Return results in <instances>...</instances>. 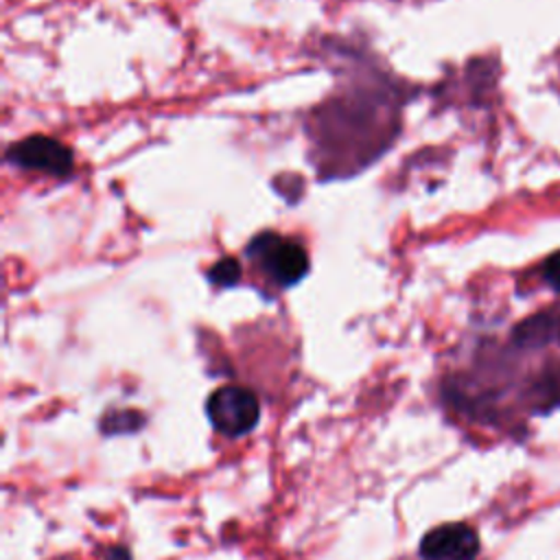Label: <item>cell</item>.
<instances>
[{
	"instance_id": "1",
	"label": "cell",
	"mask_w": 560,
	"mask_h": 560,
	"mask_svg": "<svg viewBox=\"0 0 560 560\" xmlns=\"http://www.w3.org/2000/svg\"><path fill=\"white\" fill-rule=\"evenodd\" d=\"M206 416L217 433L225 438H243L260 422V400L254 389L225 383L212 389L206 398Z\"/></svg>"
},
{
	"instance_id": "2",
	"label": "cell",
	"mask_w": 560,
	"mask_h": 560,
	"mask_svg": "<svg viewBox=\"0 0 560 560\" xmlns=\"http://www.w3.org/2000/svg\"><path fill=\"white\" fill-rule=\"evenodd\" d=\"M249 258L280 287H291L308 271L304 247L276 232H260L247 245Z\"/></svg>"
},
{
	"instance_id": "3",
	"label": "cell",
	"mask_w": 560,
	"mask_h": 560,
	"mask_svg": "<svg viewBox=\"0 0 560 560\" xmlns=\"http://www.w3.org/2000/svg\"><path fill=\"white\" fill-rule=\"evenodd\" d=\"M481 538L475 525L466 521H448L424 532L418 545L422 560H477Z\"/></svg>"
},
{
	"instance_id": "4",
	"label": "cell",
	"mask_w": 560,
	"mask_h": 560,
	"mask_svg": "<svg viewBox=\"0 0 560 560\" xmlns=\"http://www.w3.org/2000/svg\"><path fill=\"white\" fill-rule=\"evenodd\" d=\"M7 160L13 162L20 168L55 175V177H66L72 171L74 158L72 151L48 136H28L15 144L9 147Z\"/></svg>"
},
{
	"instance_id": "5",
	"label": "cell",
	"mask_w": 560,
	"mask_h": 560,
	"mask_svg": "<svg viewBox=\"0 0 560 560\" xmlns=\"http://www.w3.org/2000/svg\"><path fill=\"white\" fill-rule=\"evenodd\" d=\"M514 341L523 348L545 346L551 341L560 343V317L556 315H536L525 319L514 328Z\"/></svg>"
},
{
	"instance_id": "6",
	"label": "cell",
	"mask_w": 560,
	"mask_h": 560,
	"mask_svg": "<svg viewBox=\"0 0 560 560\" xmlns=\"http://www.w3.org/2000/svg\"><path fill=\"white\" fill-rule=\"evenodd\" d=\"M147 416L140 409H109L98 420V431L105 438L114 435H133L144 429Z\"/></svg>"
},
{
	"instance_id": "7",
	"label": "cell",
	"mask_w": 560,
	"mask_h": 560,
	"mask_svg": "<svg viewBox=\"0 0 560 560\" xmlns=\"http://www.w3.org/2000/svg\"><path fill=\"white\" fill-rule=\"evenodd\" d=\"M208 278L217 287H232L241 278V262L236 258H232V256L221 258L217 265H212V269L208 271Z\"/></svg>"
},
{
	"instance_id": "8",
	"label": "cell",
	"mask_w": 560,
	"mask_h": 560,
	"mask_svg": "<svg viewBox=\"0 0 560 560\" xmlns=\"http://www.w3.org/2000/svg\"><path fill=\"white\" fill-rule=\"evenodd\" d=\"M542 278H545V282H547L551 289L560 291V252L551 254V256L542 262Z\"/></svg>"
},
{
	"instance_id": "9",
	"label": "cell",
	"mask_w": 560,
	"mask_h": 560,
	"mask_svg": "<svg viewBox=\"0 0 560 560\" xmlns=\"http://www.w3.org/2000/svg\"><path fill=\"white\" fill-rule=\"evenodd\" d=\"M103 560H133V556H131L127 545H112V547L105 549Z\"/></svg>"
}]
</instances>
